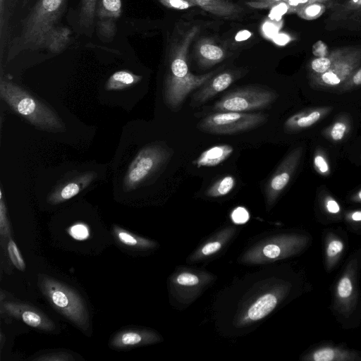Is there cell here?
Listing matches in <instances>:
<instances>
[{"instance_id": "1", "label": "cell", "mask_w": 361, "mask_h": 361, "mask_svg": "<svg viewBox=\"0 0 361 361\" xmlns=\"http://www.w3.org/2000/svg\"><path fill=\"white\" fill-rule=\"evenodd\" d=\"M197 32L196 26L188 29L173 42L170 50L164 82V98L171 109H178L190 93L204 85L215 73L212 71L196 75L190 72L188 50Z\"/></svg>"}, {"instance_id": "2", "label": "cell", "mask_w": 361, "mask_h": 361, "mask_svg": "<svg viewBox=\"0 0 361 361\" xmlns=\"http://www.w3.org/2000/svg\"><path fill=\"white\" fill-rule=\"evenodd\" d=\"M360 271L361 246L348 256L331 288L330 311L345 330L361 324Z\"/></svg>"}, {"instance_id": "3", "label": "cell", "mask_w": 361, "mask_h": 361, "mask_svg": "<svg viewBox=\"0 0 361 361\" xmlns=\"http://www.w3.org/2000/svg\"><path fill=\"white\" fill-rule=\"evenodd\" d=\"M0 97L16 114L35 126L49 131H63L65 126L48 106L21 87L1 80Z\"/></svg>"}, {"instance_id": "4", "label": "cell", "mask_w": 361, "mask_h": 361, "mask_svg": "<svg viewBox=\"0 0 361 361\" xmlns=\"http://www.w3.org/2000/svg\"><path fill=\"white\" fill-rule=\"evenodd\" d=\"M37 285L51 305L77 328L87 332L90 327L85 301L73 288L47 274H40Z\"/></svg>"}, {"instance_id": "5", "label": "cell", "mask_w": 361, "mask_h": 361, "mask_svg": "<svg viewBox=\"0 0 361 361\" xmlns=\"http://www.w3.org/2000/svg\"><path fill=\"white\" fill-rule=\"evenodd\" d=\"M312 242L310 233L304 231L279 233L252 245L243 255L240 261L259 265L285 259L304 252Z\"/></svg>"}, {"instance_id": "6", "label": "cell", "mask_w": 361, "mask_h": 361, "mask_svg": "<svg viewBox=\"0 0 361 361\" xmlns=\"http://www.w3.org/2000/svg\"><path fill=\"white\" fill-rule=\"evenodd\" d=\"M67 0H37L23 20L19 36L13 48L17 51L42 48L48 32L56 26Z\"/></svg>"}, {"instance_id": "7", "label": "cell", "mask_w": 361, "mask_h": 361, "mask_svg": "<svg viewBox=\"0 0 361 361\" xmlns=\"http://www.w3.org/2000/svg\"><path fill=\"white\" fill-rule=\"evenodd\" d=\"M292 289L293 283L288 281H274L268 288L242 304L236 314L235 326L243 327L264 319L288 298Z\"/></svg>"}, {"instance_id": "8", "label": "cell", "mask_w": 361, "mask_h": 361, "mask_svg": "<svg viewBox=\"0 0 361 361\" xmlns=\"http://www.w3.org/2000/svg\"><path fill=\"white\" fill-rule=\"evenodd\" d=\"M267 115L262 113L218 111L202 119L197 128L214 135H234L255 129L264 124Z\"/></svg>"}, {"instance_id": "9", "label": "cell", "mask_w": 361, "mask_h": 361, "mask_svg": "<svg viewBox=\"0 0 361 361\" xmlns=\"http://www.w3.org/2000/svg\"><path fill=\"white\" fill-rule=\"evenodd\" d=\"M276 91L259 85H247L228 92L214 104L217 111L247 112L262 109L274 102Z\"/></svg>"}, {"instance_id": "10", "label": "cell", "mask_w": 361, "mask_h": 361, "mask_svg": "<svg viewBox=\"0 0 361 361\" xmlns=\"http://www.w3.org/2000/svg\"><path fill=\"white\" fill-rule=\"evenodd\" d=\"M169 152L157 144L140 150L130 164L123 180L124 191L136 189L169 157Z\"/></svg>"}, {"instance_id": "11", "label": "cell", "mask_w": 361, "mask_h": 361, "mask_svg": "<svg viewBox=\"0 0 361 361\" xmlns=\"http://www.w3.org/2000/svg\"><path fill=\"white\" fill-rule=\"evenodd\" d=\"M360 65L361 47H351L328 71L309 77L310 85L316 90L336 91Z\"/></svg>"}, {"instance_id": "12", "label": "cell", "mask_w": 361, "mask_h": 361, "mask_svg": "<svg viewBox=\"0 0 361 361\" xmlns=\"http://www.w3.org/2000/svg\"><path fill=\"white\" fill-rule=\"evenodd\" d=\"M214 280L211 274L192 269H181L170 278L172 295L182 304L193 302Z\"/></svg>"}, {"instance_id": "13", "label": "cell", "mask_w": 361, "mask_h": 361, "mask_svg": "<svg viewBox=\"0 0 361 361\" xmlns=\"http://www.w3.org/2000/svg\"><path fill=\"white\" fill-rule=\"evenodd\" d=\"M328 11L326 30H361V0H334L329 2Z\"/></svg>"}, {"instance_id": "14", "label": "cell", "mask_w": 361, "mask_h": 361, "mask_svg": "<svg viewBox=\"0 0 361 361\" xmlns=\"http://www.w3.org/2000/svg\"><path fill=\"white\" fill-rule=\"evenodd\" d=\"M303 147H298L289 152L267 183L265 195L267 207H271L288 185L300 162Z\"/></svg>"}, {"instance_id": "15", "label": "cell", "mask_w": 361, "mask_h": 361, "mask_svg": "<svg viewBox=\"0 0 361 361\" xmlns=\"http://www.w3.org/2000/svg\"><path fill=\"white\" fill-rule=\"evenodd\" d=\"M1 312L18 319L27 325L44 332H53L56 326L40 310L28 304L11 300H1Z\"/></svg>"}, {"instance_id": "16", "label": "cell", "mask_w": 361, "mask_h": 361, "mask_svg": "<svg viewBox=\"0 0 361 361\" xmlns=\"http://www.w3.org/2000/svg\"><path fill=\"white\" fill-rule=\"evenodd\" d=\"M301 361H361V350L345 343L322 341L314 344L300 356Z\"/></svg>"}, {"instance_id": "17", "label": "cell", "mask_w": 361, "mask_h": 361, "mask_svg": "<svg viewBox=\"0 0 361 361\" xmlns=\"http://www.w3.org/2000/svg\"><path fill=\"white\" fill-rule=\"evenodd\" d=\"M324 268L331 272L341 262L348 246L347 232L341 228H325L323 231Z\"/></svg>"}, {"instance_id": "18", "label": "cell", "mask_w": 361, "mask_h": 361, "mask_svg": "<svg viewBox=\"0 0 361 361\" xmlns=\"http://www.w3.org/2000/svg\"><path fill=\"white\" fill-rule=\"evenodd\" d=\"M161 341V336L153 330L128 328L114 334L109 341V346L116 350H124L154 344Z\"/></svg>"}, {"instance_id": "19", "label": "cell", "mask_w": 361, "mask_h": 361, "mask_svg": "<svg viewBox=\"0 0 361 361\" xmlns=\"http://www.w3.org/2000/svg\"><path fill=\"white\" fill-rule=\"evenodd\" d=\"M121 13V0H97L96 17L99 34L105 37H112L116 30V20Z\"/></svg>"}, {"instance_id": "20", "label": "cell", "mask_w": 361, "mask_h": 361, "mask_svg": "<svg viewBox=\"0 0 361 361\" xmlns=\"http://www.w3.org/2000/svg\"><path fill=\"white\" fill-rule=\"evenodd\" d=\"M236 75L231 71L222 72L213 76L199 88L192 96V106L202 105L217 94L228 88L236 79Z\"/></svg>"}, {"instance_id": "21", "label": "cell", "mask_w": 361, "mask_h": 361, "mask_svg": "<svg viewBox=\"0 0 361 361\" xmlns=\"http://www.w3.org/2000/svg\"><path fill=\"white\" fill-rule=\"evenodd\" d=\"M332 109L331 106H321L299 111L286 119L284 130L293 133L308 128L328 116Z\"/></svg>"}, {"instance_id": "22", "label": "cell", "mask_w": 361, "mask_h": 361, "mask_svg": "<svg viewBox=\"0 0 361 361\" xmlns=\"http://www.w3.org/2000/svg\"><path fill=\"white\" fill-rule=\"evenodd\" d=\"M96 176V173L87 172L61 184L48 196V202L58 204L73 198L86 188Z\"/></svg>"}, {"instance_id": "23", "label": "cell", "mask_w": 361, "mask_h": 361, "mask_svg": "<svg viewBox=\"0 0 361 361\" xmlns=\"http://www.w3.org/2000/svg\"><path fill=\"white\" fill-rule=\"evenodd\" d=\"M236 232L233 226H227L201 245L188 258L190 262H198L218 253L231 240Z\"/></svg>"}, {"instance_id": "24", "label": "cell", "mask_w": 361, "mask_h": 361, "mask_svg": "<svg viewBox=\"0 0 361 361\" xmlns=\"http://www.w3.org/2000/svg\"><path fill=\"white\" fill-rule=\"evenodd\" d=\"M195 6L215 16L235 18L243 11L239 5L227 0H189Z\"/></svg>"}, {"instance_id": "25", "label": "cell", "mask_w": 361, "mask_h": 361, "mask_svg": "<svg viewBox=\"0 0 361 361\" xmlns=\"http://www.w3.org/2000/svg\"><path fill=\"white\" fill-rule=\"evenodd\" d=\"M233 151L230 145H214L202 152L193 164L197 168L216 166L226 161Z\"/></svg>"}, {"instance_id": "26", "label": "cell", "mask_w": 361, "mask_h": 361, "mask_svg": "<svg viewBox=\"0 0 361 361\" xmlns=\"http://www.w3.org/2000/svg\"><path fill=\"white\" fill-rule=\"evenodd\" d=\"M319 221L323 224L343 221L344 212L339 202L330 194L324 193L319 198Z\"/></svg>"}, {"instance_id": "27", "label": "cell", "mask_w": 361, "mask_h": 361, "mask_svg": "<svg viewBox=\"0 0 361 361\" xmlns=\"http://www.w3.org/2000/svg\"><path fill=\"white\" fill-rule=\"evenodd\" d=\"M351 47H342L332 50L329 54L316 57L308 65L309 77L320 75L328 71L338 59L346 54Z\"/></svg>"}, {"instance_id": "28", "label": "cell", "mask_w": 361, "mask_h": 361, "mask_svg": "<svg viewBox=\"0 0 361 361\" xmlns=\"http://www.w3.org/2000/svg\"><path fill=\"white\" fill-rule=\"evenodd\" d=\"M112 233L116 240L122 245L138 250H150L157 247L154 240L135 235L130 231L114 225Z\"/></svg>"}, {"instance_id": "29", "label": "cell", "mask_w": 361, "mask_h": 361, "mask_svg": "<svg viewBox=\"0 0 361 361\" xmlns=\"http://www.w3.org/2000/svg\"><path fill=\"white\" fill-rule=\"evenodd\" d=\"M71 34L68 27L56 26L45 37L42 48H45L52 53H60L68 44Z\"/></svg>"}, {"instance_id": "30", "label": "cell", "mask_w": 361, "mask_h": 361, "mask_svg": "<svg viewBox=\"0 0 361 361\" xmlns=\"http://www.w3.org/2000/svg\"><path fill=\"white\" fill-rule=\"evenodd\" d=\"M352 120L349 115L343 114L330 126L324 128L322 134L327 140L331 142H340L343 140L350 132Z\"/></svg>"}, {"instance_id": "31", "label": "cell", "mask_w": 361, "mask_h": 361, "mask_svg": "<svg viewBox=\"0 0 361 361\" xmlns=\"http://www.w3.org/2000/svg\"><path fill=\"white\" fill-rule=\"evenodd\" d=\"M142 77L126 70L118 71L113 73L105 84L109 91L121 90L130 88L141 81Z\"/></svg>"}, {"instance_id": "32", "label": "cell", "mask_w": 361, "mask_h": 361, "mask_svg": "<svg viewBox=\"0 0 361 361\" xmlns=\"http://www.w3.org/2000/svg\"><path fill=\"white\" fill-rule=\"evenodd\" d=\"M197 54L201 63L204 66H212L221 62L225 57L224 50L218 45L204 42L199 44Z\"/></svg>"}, {"instance_id": "33", "label": "cell", "mask_w": 361, "mask_h": 361, "mask_svg": "<svg viewBox=\"0 0 361 361\" xmlns=\"http://www.w3.org/2000/svg\"><path fill=\"white\" fill-rule=\"evenodd\" d=\"M97 0H80L78 23L85 28H91L96 17Z\"/></svg>"}, {"instance_id": "34", "label": "cell", "mask_w": 361, "mask_h": 361, "mask_svg": "<svg viewBox=\"0 0 361 361\" xmlns=\"http://www.w3.org/2000/svg\"><path fill=\"white\" fill-rule=\"evenodd\" d=\"M235 179L233 176H225L216 181L207 190L206 195L210 197H220L228 195L235 187Z\"/></svg>"}, {"instance_id": "35", "label": "cell", "mask_w": 361, "mask_h": 361, "mask_svg": "<svg viewBox=\"0 0 361 361\" xmlns=\"http://www.w3.org/2000/svg\"><path fill=\"white\" fill-rule=\"evenodd\" d=\"M329 2L324 3H312L301 8L296 13L305 20H312L322 16L329 9Z\"/></svg>"}, {"instance_id": "36", "label": "cell", "mask_w": 361, "mask_h": 361, "mask_svg": "<svg viewBox=\"0 0 361 361\" xmlns=\"http://www.w3.org/2000/svg\"><path fill=\"white\" fill-rule=\"evenodd\" d=\"M343 221L348 231L361 235V209L345 211Z\"/></svg>"}, {"instance_id": "37", "label": "cell", "mask_w": 361, "mask_h": 361, "mask_svg": "<svg viewBox=\"0 0 361 361\" xmlns=\"http://www.w3.org/2000/svg\"><path fill=\"white\" fill-rule=\"evenodd\" d=\"M313 165L315 171L323 176L331 173L330 166L326 154L322 149H317L314 154Z\"/></svg>"}, {"instance_id": "38", "label": "cell", "mask_w": 361, "mask_h": 361, "mask_svg": "<svg viewBox=\"0 0 361 361\" xmlns=\"http://www.w3.org/2000/svg\"><path fill=\"white\" fill-rule=\"evenodd\" d=\"M8 255L11 260L13 264L20 271H25V263L21 255V253L16 245L14 240L10 238H8L7 244Z\"/></svg>"}, {"instance_id": "39", "label": "cell", "mask_w": 361, "mask_h": 361, "mask_svg": "<svg viewBox=\"0 0 361 361\" xmlns=\"http://www.w3.org/2000/svg\"><path fill=\"white\" fill-rule=\"evenodd\" d=\"M360 86H361V67L357 68L335 92L337 93L347 92Z\"/></svg>"}, {"instance_id": "40", "label": "cell", "mask_w": 361, "mask_h": 361, "mask_svg": "<svg viewBox=\"0 0 361 361\" xmlns=\"http://www.w3.org/2000/svg\"><path fill=\"white\" fill-rule=\"evenodd\" d=\"M1 200H0V233L1 238H11V227L7 216L6 207L4 203L2 190H1Z\"/></svg>"}, {"instance_id": "41", "label": "cell", "mask_w": 361, "mask_h": 361, "mask_svg": "<svg viewBox=\"0 0 361 361\" xmlns=\"http://www.w3.org/2000/svg\"><path fill=\"white\" fill-rule=\"evenodd\" d=\"M68 233L76 240H85L90 236L88 226L82 223L72 225L68 229Z\"/></svg>"}, {"instance_id": "42", "label": "cell", "mask_w": 361, "mask_h": 361, "mask_svg": "<svg viewBox=\"0 0 361 361\" xmlns=\"http://www.w3.org/2000/svg\"><path fill=\"white\" fill-rule=\"evenodd\" d=\"M34 360L42 361H69L74 360L75 358L72 356L71 354L66 352H54L42 355L39 357L34 358Z\"/></svg>"}, {"instance_id": "43", "label": "cell", "mask_w": 361, "mask_h": 361, "mask_svg": "<svg viewBox=\"0 0 361 361\" xmlns=\"http://www.w3.org/2000/svg\"><path fill=\"white\" fill-rule=\"evenodd\" d=\"M163 6L178 10H185L195 5L189 0H158Z\"/></svg>"}, {"instance_id": "44", "label": "cell", "mask_w": 361, "mask_h": 361, "mask_svg": "<svg viewBox=\"0 0 361 361\" xmlns=\"http://www.w3.org/2000/svg\"><path fill=\"white\" fill-rule=\"evenodd\" d=\"M247 6L254 8H272L287 0H245Z\"/></svg>"}, {"instance_id": "45", "label": "cell", "mask_w": 361, "mask_h": 361, "mask_svg": "<svg viewBox=\"0 0 361 361\" xmlns=\"http://www.w3.org/2000/svg\"><path fill=\"white\" fill-rule=\"evenodd\" d=\"M281 21L269 19L263 25V32L268 37H273L277 35L278 31L281 25Z\"/></svg>"}, {"instance_id": "46", "label": "cell", "mask_w": 361, "mask_h": 361, "mask_svg": "<svg viewBox=\"0 0 361 361\" xmlns=\"http://www.w3.org/2000/svg\"><path fill=\"white\" fill-rule=\"evenodd\" d=\"M249 218L250 215L247 210L242 207L235 208L231 213V219L237 224H245Z\"/></svg>"}, {"instance_id": "47", "label": "cell", "mask_w": 361, "mask_h": 361, "mask_svg": "<svg viewBox=\"0 0 361 361\" xmlns=\"http://www.w3.org/2000/svg\"><path fill=\"white\" fill-rule=\"evenodd\" d=\"M288 8V12L296 13L301 8L310 4L309 0H287L285 1Z\"/></svg>"}, {"instance_id": "48", "label": "cell", "mask_w": 361, "mask_h": 361, "mask_svg": "<svg viewBox=\"0 0 361 361\" xmlns=\"http://www.w3.org/2000/svg\"><path fill=\"white\" fill-rule=\"evenodd\" d=\"M273 40L277 44L283 45L289 41V37L283 33H279L274 37Z\"/></svg>"}, {"instance_id": "49", "label": "cell", "mask_w": 361, "mask_h": 361, "mask_svg": "<svg viewBox=\"0 0 361 361\" xmlns=\"http://www.w3.org/2000/svg\"><path fill=\"white\" fill-rule=\"evenodd\" d=\"M251 35H252V33L248 30H241L237 33L235 39L236 41L246 40L251 36Z\"/></svg>"}, {"instance_id": "50", "label": "cell", "mask_w": 361, "mask_h": 361, "mask_svg": "<svg viewBox=\"0 0 361 361\" xmlns=\"http://www.w3.org/2000/svg\"><path fill=\"white\" fill-rule=\"evenodd\" d=\"M349 199L352 202L361 203V189L354 192Z\"/></svg>"}, {"instance_id": "51", "label": "cell", "mask_w": 361, "mask_h": 361, "mask_svg": "<svg viewBox=\"0 0 361 361\" xmlns=\"http://www.w3.org/2000/svg\"><path fill=\"white\" fill-rule=\"evenodd\" d=\"M4 3L5 0H0V28H1V32H2L3 29V18H4Z\"/></svg>"}, {"instance_id": "52", "label": "cell", "mask_w": 361, "mask_h": 361, "mask_svg": "<svg viewBox=\"0 0 361 361\" xmlns=\"http://www.w3.org/2000/svg\"><path fill=\"white\" fill-rule=\"evenodd\" d=\"M309 1H310V4H312V3H324V4H326V3L331 2V1H334V0H309Z\"/></svg>"}, {"instance_id": "53", "label": "cell", "mask_w": 361, "mask_h": 361, "mask_svg": "<svg viewBox=\"0 0 361 361\" xmlns=\"http://www.w3.org/2000/svg\"><path fill=\"white\" fill-rule=\"evenodd\" d=\"M29 0H23V4L25 5L27 2H28Z\"/></svg>"}]
</instances>
